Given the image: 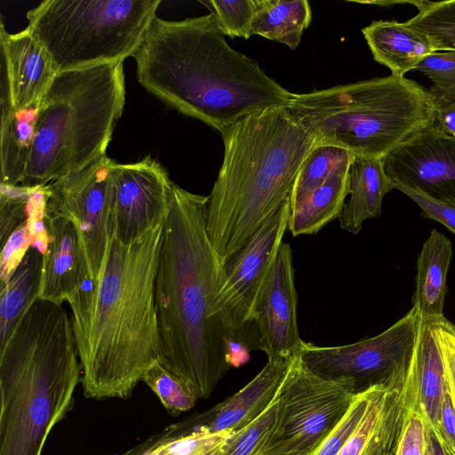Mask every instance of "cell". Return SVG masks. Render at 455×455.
Here are the masks:
<instances>
[{"instance_id":"1","label":"cell","mask_w":455,"mask_h":455,"mask_svg":"<svg viewBox=\"0 0 455 455\" xmlns=\"http://www.w3.org/2000/svg\"><path fill=\"white\" fill-rule=\"evenodd\" d=\"M208 196L172 182L156 277L160 362L199 398L233 366L230 336L215 312L226 265L206 228Z\"/></svg>"},{"instance_id":"2","label":"cell","mask_w":455,"mask_h":455,"mask_svg":"<svg viewBox=\"0 0 455 455\" xmlns=\"http://www.w3.org/2000/svg\"><path fill=\"white\" fill-rule=\"evenodd\" d=\"M164 222L128 243L114 237L98 282L67 301L86 398L128 399L161 360L156 277Z\"/></svg>"},{"instance_id":"3","label":"cell","mask_w":455,"mask_h":455,"mask_svg":"<svg viewBox=\"0 0 455 455\" xmlns=\"http://www.w3.org/2000/svg\"><path fill=\"white\" fill-rule=\"evenodd\" d=\"M225 36L213 12L181 20L156 16L132 56L140 84L220 132L249 115L289 106L294 93Z\"/></svg>"},{"instance_id":"4","label":"cell","mask_w":455,"mask_h":455,"mask_svg":"<svg viewBox=\"0 0 455 455\" xmlns=\"http://www.w3.org/2000/svg\"><path fill=\"white\" fill-rule=\"evenodd\" d=\"M224 156L208 196L206 228L227 262L288 198L318 145L286 107L243 117L220 132Z\"/></svg>"},{"instance_id":"5","label":"cell","mask_w":455,"mask_h":455,"mask_svg":"<svg viewBox=\"0 0 455 455\" xmlns=\"http://www.w3.org/2000/svg\"><path fill=\"white\" fill-rule=\"evenodd\" d=\"M81 379L71 318L37 298L0 346V455H41Z\"/></svg>"},{"instance_id":"6","label":"cell","mask_w":455,"mask_h":455,"mask_svg":"<svg viewBox=\"0 0 455 455\" xmlns=\"http://www.w3.org/2000/svg\"><path fill=\"white\" fill-rule=\"evenodd\" d=\"M124 101L123 61L58 73L40 102L20 186L45 187L105 156Z\"/></svg>"},{"instance_id":"7","label":"cell","mask_w":455,"mask_h":455,"mask_svg":"<svg viewBox=\"0 0 455 455\" xmlns=\"http://www.w3.org/2000/svg\"><path fill=\"white\" fill-rule=\"evenodd\" d=\"M286 108L319 144L375 158L432 124L435 116L428 89L394 75L294 93Z\"/></svg>"},{"instance_id":"8","label":"cell","mask_w":455,"mask_h":455,"mask_svg":"<svg viewBox=\"0 0 455 455\" xmlns=\"http://www.w3.org/2000/svg\"><path fill=\"white\" fill-rule=\"evenodd\" d=\"M161 0H44L28 30L58 73L124 61L140 47Z\"/></svg>"},{"instance_id":"9","label":"cell","mask_w":455,"mask_h":455,"mask_svg":"<svg viewBox=\"0 0 455 455\" xmlns=\"http://www.w3.org/2000/svg\"><path fill=\"white\" fill-rule=\"evenodd\" d=\"M356 395L352 379L316 374L297 356L280 390L276 422L261 455H311Z\"/></svg>"},{"instance_id":"10","label":"cell","mask_w":455,"mask_h":455,"mask_svg":"<svg viewBox=\"0 0 455 455\" xmlns=\"http://www.w3.org/2000/svg\"><path fill=\"white\" fill-rule=\"evenodd\" d=\"M421 317L416 307L377 336L358 342L321 347L302 342L299 357L313 372L354 381L356 393L406 381L413 362Z\"/></svg>"},{"instance_id":"11","label":"cell","mask_w":455,"mask_h":455,"mask_svg":"<svg viewBox=\"0 0 455 455\" xmlns=\"http://www.w3.org/2000/svg\"><path fill=\"white\" fill-rule=\"evenodd\" d=\"M115 161L107 156L47 185L45 212L76 225L85 253L90 282H98L116 232Z\"/></svg>"},{"instance_id":"12","label":"cell","mask_w":455,"mask_h":455,"mask_svg":"<svg viewBox=\"0 0 455 455\" xmlns=\"http://www.w3.org/2000/svg\"><path fill=\"white\" fill-rule=\"evenodd\" d=\"M291 198L261 224L227 262L226 278L215 312L235 342L252 327V309L269 266L288 230Z\"/></svg>"},{"instance_id":"13","label":"cell","mask_w":455,"mask_h":455,"mask_svg":"<svg viewBox=\"0 0 455 455\" xmlns=\"http://www.w3.org/2000/svg\"><path fill=\"white\" fill-rule=\"evenodd\" d=\"M382 164L394 188L455 204V138L435 122L387 153Z\"/></svg>"},{"instance_id":"14","label":"cell","mask_w":455,"mask_h":455,"mask_svg":"<svg viewBox=\"0 0 455 455\" xmlns=\"http://www.w3.org/2000/svg\"><path fill=\"white\" fill-rule=\"evenodd\" d=\"M297 304L292 251L283 242L257 294L251 315L259 333V349L267 360L299 355L303 340L298 330Z\"/></svg>"},{"instance_id":"15","label":"cell","mask_w":455,"mask_h":455,"mask_svg":"<svg viewBox=\"0 0 455 455\" xmlns=\"http://www.w3.org/2000/svg\"><path fill=\"white\" fill-rule=\"evenodd\" d=\"M116 188L115 238L131 243L163 222L172 181L167 171L147 156L132 164H113Z\"/></svg>"},{"instance_id":"16","label":"cell","mask_w":455,"mask_h":455,"mask_svg":"<svg viewBox=\"0 0 455 455\" xmlns=\"http://www.w3.org/2000/svg\"><path fill=\"white\" fill-rule=\"evenodd\" d=\"M1 109L40 103L58 72L44 47L26 28L12 34L0 22Z\"/></svg>"},{"instance_id":"17","label":"cell","mask_w":455,"mask_h":455,"mask_svg":"<svg viewBox=\"0 0 455 455\" xmlns=\"http://www.w3.org/2000/svg\"><path fill=\"white\" fill-rule=\"evenodd\" d=\"M47 244L43 253L38 299L62 305L90 281L81 236L74 222L46 213Z\"/></svg>"},{"instance_id":"18","label":"cell","mask_w":455,"mask_h":455,"mask_svg":"<svg viewBox=\"0 0 455 455\" xmlns=\"http://www.w3.org/2000/svg\"><path fill=\"white\" fill-rule=\"evenodd\" d=\"M299 356V355H298ZM297 356L267 360L242 389L209 411L187 419L197 429L237 431L257 419L275 400Z\"/></svg>"},{"instance_id":"19","label":"cell","mask_w":455,"mask_h":455,"mask_svg":"<svg viewBox=\"0 0 455 455\" xmlns=\"http://www.w3.org/2000/svg\"><path fill=\"white\" fill-rule=\"evenodd\" d=\"M447 388L434 322L421 320L413 362L404 384V397L407 407L421 412L433 431L438 427Z\"/></svg>"},{"instance_id":"20","label":"cell","mask_w":455,"mask_h":455,"mask_svg":"<svg viewBox=\"0 0 455 455\" xmlns=\"http://www.w3.org/2000/svg\"><path fill=\"white\" fill-rule=\"evenodd\" d=\"M373 59L391 75L405 76L428 55L437 52L425 34L396 20H374L362 28Z\"/></svg>"},{"instance_id":"21","label":"cell","mask_w":455,"mask_h":455,"mask_svg":"<svg viewBox=\"0 0 455 455\" xmlns=\"http://www.w3.org/2000/svg\"><path fill=\"white\" fill-rule=\"evenodd\" d=\"M452 247L451 241L436 229L430 232L417 260L416 290L412 306L421 320L436 322L444 318L443 304Z\"/></svg>"},{"instance_id":"22","label":"cell","mask_w":455,"mask_h":455,"mask_svg":"<svg viewBox=\"0 0 455 455\" xmlns=\"http://www.w3.org/2000/svg\"><path fill=\"white\" fill-rule=\"evenodd\" d=\"M382 158L355 156L350 167V197L338 219L340 228L356 235L364 220L381 214L384 196L394 189Z\"/></svg>"},{"instance_id":"23","label":"cell","mask_w":455,"mask_h":455,"mask_svg":"<svg viewBox=\"0 0 455 455\" xmlns=\"http://www.w3.org/2000/svg\"><path fill=\"white\" fill-rule=\"evenodd\" d=\"M39 105L20 110L1 109L2 185L20 186L25 177L35 140Z\"/></svg>"},{"instance_id":"24","label":"cell","mask_w":455,"mask_h":455,"mask_svg":"<svg viewBox=\"0 0 455 455\" xmlns=\"http://www.w3.org/2000/svg\"><path fill=\"white\" fill-rule=\"evenodd\" d=\"M43 252L32 244L4 285L0 287V346L9 339L38 298Z\"/></svg>"},{"instance_id":"25","label":"cell","mask_w":455,"mask_h":455,"mask_svg":"<svg viewBox=\"0 0 455 455\" xmlns=\"http://www.w3.org/2000/svg\"><path fill=\"white\" fill-rule=\"evenodd\" d=\"M252 36H260L295 50L309 27L312 11L307 0H254Z\"/></svg>"},{"instance_id":"26","label":"cell","mask_w":455,"mask_h":455,"mask_svg":"<svg viewBox=\"0 0 455 455\" xmlns=\"http://www.w3.org/2000/svg\"><path fill=\"white\" fill-rule=\"evenodd\" d=\"M350 194V170L327 180L308 197L291 208L288 230L293 236L314 235L339 219Z\"/></svg>"},{"instance_id":"27","label":"cell","mask_w":455,"mask_h":455,"mask_svg":"<svg viewBox=\"0 0 455 455\" xmlns=\"http://www.w3.org/2000/svg\"><path fill=\"white\" fill-rule=\"evenodd\" d=\"M235 433L197 429L186 419L142 441V455H222Z\"/></svg>"},{"instance_id":"28","label":"cell","mask_w":455,"mask_h":455,"mask_svg":"<svg viewBox=\"0 0 455 455\" xmlns=\"http://www.w3.org/2000/svg\"><path fill=\"white\" fill-rule=\"evenodd\" d=\"M355 155L329 144L316 145L307 156L295 180L291 196V208L308 197L331 177L348 172Z\"/></svg>"},{"instance_id":"29","label":"cell","mask_w":455,"mask_h":455,"mask_svg":"<svg viewBox=\"0 0 455 455\" xmlns=\"http://www.w3.org/2000/svg\"><path fill=\"white\" fill-rule=\"evenodd\" d=\"M418 13L404 21L427 36L437 52L455 50V0L413 1Z\"/></svg>"},{"instance_id":"30","label":"cell","mask_w":455,"mask_h":455,"mask_svg":"<svg viewBox=\"0 0 455 455\" xmlns=\"http://www.w3.org/2000/svg\"><path fill=\"white\" fill-rule=\"evenodd\" d=\"M141 381L154 392L172 415L190 410L199 399L185 381L169 371L160 361L146 371Z\"/></svg>"},{"instance_id":"31","label":"cell","mask_w":455,"mask_h":455,"mask_svg":"<svg viewBox=\"0 0 455 455\" xmlns=\"http://www.w3.org/2000/svg\"><path fill=\"white\" fill-rule=\"evenodd\" d=\"M431 82L428 91L435 107L455 100V50L435 52L416 68Z\"/></svg>"},{"instance_id":"32","label":"cell","mask_w":455,"mask_h":455,"mask_svg":"<svg viewBox=\"0 0 455 455\" xmlns=\"http://www.w3.org/2000/svg\"><path fill=\"white\" fill-rule=\"evenodd\" d=\"M279 394L257 419L236 431L222 455H261L276 422Z\"/></svg>"},{"instance_id":"33","label":"cell","mask_w":455,"mask_h":455,"mask_svg":"<svg viewBox=\"0 0 455 455\" xmlns=\"http://www.w3.org/2000/svg\"><path fill=\"white\" fill-rule=\"evenodd\" d=\"M208 4L212 5V12L214 13L218 25L225 36L244 39L252 36L254 0H210Z\"/></svg>"},{"instance_id":"34","label":"cell","mask_w":455,"mask_h":455,"mask_svg":"<svg viewBox=\"0 0 455 455\" xmlns=\"http://www.w3.org/2000/svg\"><path fill=\"white\" fill-rule=\"evenodd\" d=\"M0 185V240L3 246L13 231L28 218L34 188Z\"/></svg>"},{"instance_id":"35","label":"cell","mask_w":455,"mask_h":455,"mask_svg":"<svg viewBox=\"0 0 455 455\" xmlns=\"http://www.w3.org/2000/svg\"><path fill=\"white\" fill-rule=\"evenodd\" d=\"M373 387L356 395L345 416L311 455H338L340 452L363 419Z\"/></svg>"},{"instance_id":"36","label":"cell","mask_w":455,"mask_h":455,"mask_svg":"<svg viewBox=\"0 0 455 455\" xmlns=\"http://www.w3.org/2000/svg\"><path fill=\"white\" fill-rule=\"evenodd\" d=\"M33 243L34 228L29 210L27 220L13 231L2 246L0 287L6 283Z\"/></svg>"},{"instance_id":"37","label":"cell","mask_w":455,"mask_h":455,"mask_svg":"<svg viewBox=\"0 0 455 455\" xmlns=\"http://www.w3.org/2000/svg\"><path fill=\"white\" fill-rule=\"evenodd\" d=\"M429 424L418 411L408 408L395 455H426Z\"/></svg>"},{"instance_id":"38","label":"cell","mask_w":455,"mask_h":455,"mask_svg":"<svg viewBox=\"0 0 455 455\" xmlns=\"http://www.w3.org/2000/svg\"><path fill=\"white\" fill-rule=\"evenodd\" d=\"M434 331L443 361L448 391L455 409V325L444 317L434 322Z\"/></svg>"},{"instance_id":"39","label":"cell","mask_w":455,"mask_h":455,"mask_svg":"<svg viewBox=\"0 0 455 455\" xmlns=\"http://www.w3.org/2000/svg\"><path fill=\"white\" fill-rule=\"evenodd\" d=\"M421 209V216L440 222L455 234V204L435 201L410 188L395 186Z\"/></svg>"},{"instance_id":"40","label":"cell","mask_w":455,"mask_h":455,"mask_svg":"<svg viewBox=\"0 0 455 455\" xmlns=\"http://www.w3.org/2000/svg\"><path fill=\"white\" fill-rule=\"evenodd\" d=\"M433 432L444 453L455 455V409L448 388L444 394L438 427Z\"/></svg>"},{"instance_id":"41","label":"cell","mask_w":455,"mask_h":455,"mask_svg":"<svg viewBox=\"0 0 455 455\" xmlns=\"http://www.w3.org/2000/svg\"><path fill=\"white\" fill-rule=\"evenodd\" d=\"M435 124L441 131L455 138V100L435 107Z\"/></svg>"},{"instance_id":"42","label":"cell","mask_w":455,"mask_h":455,"mask_svg":"<svg viewBox=\"0 0 455 455\" xmlns=\"http://www.w3.org/2000/svg\"><path fill=\"white\" fill-rule=\"evenodd\" d=\"M426 455H445L431 427L427 433Z\"/></svg>"},{"instance_id":"43","label":"cell","mask_w":455,"mask_h":455,"mask_svg":"<svg viewBox=\"0 0 455 455\" xmlns=\"http://www.w3.org/2000/svg\"><path fill=\"white\" fill-rule=\"evenodd\" d=\"M113 455H142V443L140 442L124 452L116 453Z\"/></svg>"},{"instance_id":"44","label":"cell","mask_w":455,"mask_h":455,"mask_svg":"<svg viewBox=\"0 0 455 455\" xmlns=\"http://www.w3.org/2000/svg\"><path fill=\"white\" fill-rule=\"evenodd\" d=\"M445 455H450V454H445Z\"/></svg>"}]
</instances>
